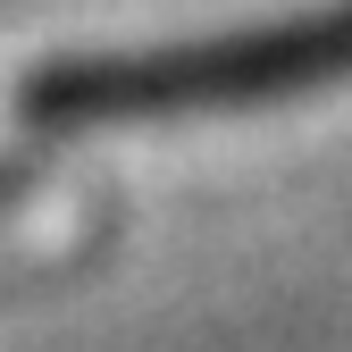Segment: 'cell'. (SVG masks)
<instances>
[{
  "instance_id": "1",
  "label": "cell",
  "mask_w": 352,
  "mask_h": 352,
  "mask_svg": "<svg viewBox=\"0 0 352 352\" xmlns=\"http://www.w3.org/2000/svg\"><path fill=\"white\" fill-rule=\"evenodd\" d=\"M352 76V9L252 25V34H210V42H168V51H109V59H59L42 67L17 118L34 135H84V126H135V118H185V109H243V101H285Z\"/></svg>"
},
{
  "instance_id": "2",
  "label": "cell",
  "mask_w": 352,
  "mask_h": 352,
  "mask_svg": "<svg viewBox=\"0 0 352 352\" xmlns=\"http://www.w3.org/2000/svg\"><path fill=\"white\" fill-rule=\"evenodd\" d=\"M17 193H34V160H0V210H17Z\"/></svg>"
}]
</instances>
